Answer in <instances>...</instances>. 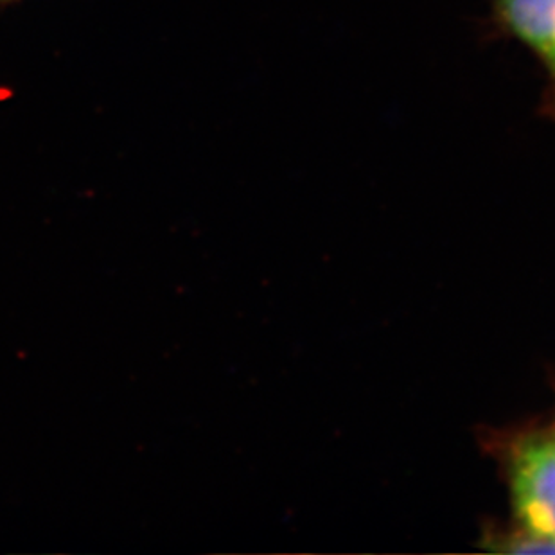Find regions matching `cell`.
I'll return each mask as SVG.
<instances>
[{
	"label": "cell",
	"mask_w": 555,
	"mask_h": 555,
	"mask_svg": "<svg viewBox=\"0 0 555 555\" xmlns=\"http://www.w3.org/2000/svg\"><path fill=\"white\" fill-rule=\"evenodd\" d=\"M513 488L525 530L555 541V430L529 437L518 446Z\"/></svg>",
	"instance_id": "cell-1"
},
{
	"label": "cell",
	"mask_w": 555,
	"mask_h": 555,
	"mask_svg": "<svg viewBox=\"0 0 555 555\" xmlns=\"http://www.w3.org/2000/svg\"><path fill=\"white\" fill-rule=\"evenodd\" d=\"M494 16L543 63L548 74L543 111L555 119V0H494Z\"/></svg>",
	"instance_id": "cell-2"
},
{
	"label": "cell",
	"mask_w": 555,
	"mask_h": 555,
	"mask_svg": "<svg viewBox=\"0 0 555 555\" xmlns=\"http://www.w3.org/2000/svg\"><path fill=\"white\" fill-rule=\"evenodd\" d=\"M554 430H555V428H554Z\"/></svg>",
	"instance_id": "cell-3"
}]
</instances>
